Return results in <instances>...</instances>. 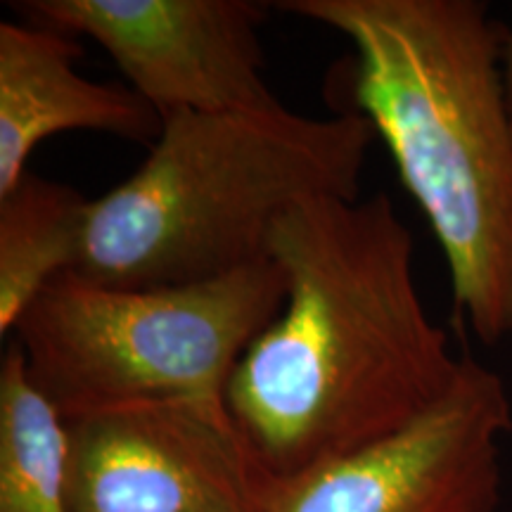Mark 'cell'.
I'll list each match as a JSON object with an SVG mask.
<instances>
[{"instance_id":"1","label":"cell","mask_w":512,"mask_h":512,"mask_svg":"<svg viewBox=\"0 0 512 512\" xmlns=\"http://www.w3.org/2000/svg\"><path fill=\"white\" fill-rule=\"evenodd\" d=\"M268 252L287 299L235 366L226 408L273 479L392 437L451 392L463 354L422 304L413 233L387 195L294 204Z\"/></svg>"},{"instance_id":"2","label":"cell","mask_w":512,"mask_h":512,"mask_svg":"<svg viewBox=\"0 0 512 512\" xmlns=\"http://www.w3.org/2000/svg\"><path fill=\"white\" fill-rule=\"evenodd\" d=\"M356 53L354 112L430 223L453 302L484 344L512 335V126L503 27L479 0H280Z\"/></svg>"},{"instance_id":"3","label":"cell","mask_w":512,"mask_h":512,"mask_svg":"<svg viewBox=\"0 0 512 512\" xmlns=\"http://www.w3.org/2000/svg\"><path fill=\"white\" fill-rule=\"evenodd\" d=\"M375 128L358 112L162 119L140 169L88 204L76 278L114 290L192 285L271 259L275 221L311 197H361Z\"/></svg>"},{"instance_id":"4","label":"cell","mask_w":512,"mask_h":512,"mask_svg":"<svg viewBox=\"0 0 512 512\" xmlns=\"http://www.w3.org/2000/svg\"><path fill=\"white\" fill-rule=\"evenodd\" d=\"M287 299L275 259L207 283L114 290L57 275L12 328L62 420L152 401H226L240 358Z\"/></svg>"},{"instance_id":"5","label":"cell","mask_w":512,"mask_h":512,"mask_svg":"<svg viewBox=\"0 0 512 512\" xmlns=\"http://www.w3.org/2000/svg\"><path fill=\"white\" fill-rule=\"evenodd\" d=\"M69 512H264L275 479L226 401H152L64 420Z\"/></svg>"},{"instance_id":"6","label":"cell","mask_w":512,"mask_h":512,"mask_svg":"<svg viewBox=\"0 0 512 512\" xmlns=\"http://www.w3.org/2000/svg\"><path fill=\"white\" fill-rule=\"evenodd\" d=\"M512 432L503 377L463 354L456 384L406 430L275 479L264 512H496Z\"/></svg>"},{"instance_id":"7","label":"cell","mask_w":512,"mask_h":512,"mask_svg":"<svg viewBox=\"0 0 512 512\" xmlns=\"http://www.w3.org/2000/svg\"><path fill=\"white\" fill-rule=\"evenodd\" d=\"M34 24L88 36L159 117L283 107L261 48L271 5L254 0H27Z\"/></svg>"},{"instance_id":"8","label":"cell","mask_w":512,"mask_h":512,"mask_svg":"<svg viewBox=\"0 0 512 512\" xmlns=\"http://www.w3.org/2000/svg\"><path fill=\"white\" fill-rule=\"evenodd\" d=\"M79 38L27 22H0V197L29 171L43 140L93 131L155 145L162 117L136 91L76 72Z\"/></svg>"},{"instance_id":"9","label":"cell","mask_w":512,"mask_h":512,"mask_svg":"<svg viewBox=\"0 0 512 512\" xmlns=\"http://www.w3.org/2000/svg\"><path fill=\"white\" fill-rule=\"evenodd\" d=\"M91 200L72 185L27 171L0 197V335H8L24 309L74 271L86 235Z\"/></svg>"},{"instance_id":"10","label":"cell","mask_w":512,"mask_h":512,"mask_svg":"<svg viewBox=\"0 0 512 512\" xmlns=\"http://www.w3.org/2000/svg\"><path fill=\"white\" fill-rule=\"evenodd\" d=\"M0 512H69L64 420L29 382L15 342L0 361Z\"/></svg>"},{"instance_id":"11","label":"cell","mask_w":512,"mask_h":512,"mask_svg":"<svg viewBox=\"0 0 512 512\" xmlns=\"http://www.w3.org/2000/svg\"><path fill=\"white\" fill-rule=\"evenodd\" d=\"M501 91L505 112L512 126V24L503 31V48H501Z\"/></svg>"}]
</instances>
